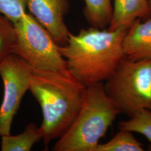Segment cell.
Listing matches in <instances>:
<instances>
[{
	"label": "cell",
	"mask_w": 151,
	"mask_h": 151,
	"mask_svg": "<svg viewBox=\"0 0 151 151\" xmlns=\"http://www.w3.org/2000/svg\"><path fill=\"white\" fill-rule=\"evenodd\" d=\"M128 29L91 27L77 35L70 32L59 49L70 75L85 87L106 81L126 57L123 43Z\"/></svg>",
	"instance_id": "1"
},
{
	"label": "cell",
	"mask_w": 151,
	"mask_h": 151,
	"mask_svg": "<svg viewBox=\"0 0 151 151\" xmlns=\"http://www.w3.org/2000/svg\"><path fill=\"white\" fill-rule=\"evenodd\" d=\"M29 81V90L42 109L40 128L47 146L70 128L80 111L86 87L71 75L32 67Z\"/></svg>",
	"instance_id": "2"
},
{
	"label": "cell",
	"mask_w": 151,
	"mask_h": 151,
	"mask_svg": "<svg viewBox=\"0 0 151 151\" xmlns=\"http://www.w3.org/2000/svg\"><path fill=\"white\" fill-rule=\"evenodd\" d=\"M120 114L106 94L104 83L87 87L78 113L53 151H95L99 140Z\"/></svg>",
	"instance_id": "3"
},
{
	"label": "cell",
	"mask_w": 151,
	"mask_h": 151,
	"mask_svg": "<svg viewBox=\"0 0 151 151\" xmlns=\"http://www.w3.org/2000/svg\"><path fill=\"white\" fill-rule=\"evenodd\" d=\"M104 85L120 114L131 117L142 109L151 110V59L124 58Z\"/></svg>",
	"instance_id": "4"
},
{
	"label": "cell",
	"mask_w": 151,
	"mask_h": 151,
	"mask_svg": "<svg viewBox=\"0 0 151 151\" xmlns=\"http://www.w3.org/2000/svg\"><path fill=\"white\" fill-rule=\"evenodd\" d=\"M14 27L12 54L25 60L34 68L70 75L59 45L32 15L25 13Z\"/></svg>",
	"instance_id": "5"
},
{
	"label": "cell",
	"mask_w": 151,
	"mask_h": 151,
	"mask_svg": "<svg viewBox=\"0 0 151 151\" xmlns=\"http://www.w3.org/2000/svg\"><path fill=\"white\" fill-rule=\"evenodd\" d=\"M32 66L25 60L10 54L0 63V76L4 96L0 105V137L11 134L14 118L22 97L29 88V77Z\"/></svg>",
	"instance_id": "6"
},
{
	"label": "cell",
	"mask_w": 151,
	"mask_h": 151,
	"mask_svg": "<svg viewBox=\"0 0 151 151\" xmlns=\"http://www.w3.org/2000/svg\"><path fill=\"white\" fill-rule=\"evenodd\" d=\"M66 6L67 0H27L33 17L57 44L66 43L70 33L63 20Z\"/></svg>",
	"instance_id": "7"
},
{
	"label": "cell",
	"mask_w": 151,
	"mask_h": 151,
	"mask_svg": "<svg viewBox=\"0 0 151 151\" xmlns=\"http://www.w3.org/2000/svg\"><path fill=\"white\" fill-rule=\"evenodd\" d=\"M123 46L126 57L130 60L151 59V17L138 19L128 28Z\"/></svg>",
	"instance_id": "8"
},
{
	"label": "cell",
	"mask_w": 151,
	"mask_h": 151,
	"mask_svg": "<svg viewBox=\"0 0 151 151\" xmlns=\"http://www.w3.org/2000/svg\"><path fill=\"white\" fill-rule=\"evenodd\" d=\"M151 9L149 0H114L110 30L129 27L138 20L148 18Z\"/></svg>",
	"instance_id": "9"
},
{
	"label": "cell",
	"mask_w": 151,
	"mask_h": 151,
	"mask_svg": "<svg viewBox=\"0 0 151 151\" xmlns=\"http://www.w3.org/2000/svg\"><path fill=\"white\" fill-rule=\"evenodd\" d=\"M43 139L40 127L34 123H30L22 133L1 137V149L2 151H30L33 146Z\"/></svg>",
	"instance_id": "10"
},
{
	"label": "cell",
	"mask_w": 151,
	"mask_h": 151,
	"mask_svg": "<svg viewBox=\"0 0 151 151\" xmlns=\"http://www.w3.org/2000/svg\"><path fill=\"white\" fill-rule=\"evenodd\" d=\"M85 15L91 27L104 29L109 27L112 17L111 0H85Z\"/></svg>",
	"instance_id": "11"
},
{
	"label": "cell",
	"mask_w": 151,
	"mask_h": 151,
	"mask_svg": "<svg viewBox=\"0 0 151 151\" xmlns=\"http://www.w3.org/2000/svg\"><path fill=\"white\" fill-rule=\"evenodd\" d=\"M143 145L133 133L119 129L113 138L105 143L99 144L95 151H143Z\"/></svg>",
	"instance_id": "12"
},
{
	"label": "cell",
	"mask_w": 151,
	"mask_h": 151,
	"mask_svg": "<svg viewBox=\"0 0 151 151\" xmlns=\"http://www.w3.org/2000/svg\"><path fill=\"white\" fill-rule=\"evenodd\" d=\"M119 129L125 130L143 135L151 145V110L143 108L139 110L129 119L121 121Z\"/></svg>",
	"instance_id": "13"
},
{
	"label": "cell",
	"mask_w": 151,
	"mask_h": 151,
	"mask_svg": "<svg viewBox=\"0 0 151 151\" xmlns=\"http://www.w3.org/2000/svg\"><path fill=\"white\" fill-rule=\"evenodd\" d=\"M15 42L14 24L0 14V63L11 54Z\"/></svg>",
	"instance_id": "14"
},
{
	"label": "cell",
	"mask_w": 151,
	"mask_h": 151,
	"mask_svg": "<svg viewBox=\"0 0 151 151\" xmlns=\"http://www.w3.org/2000/svg\"><path fill=\"white\" fill-rule=\"evenodd\" d=\"M27 0H0V14L14 24L25 13Z\"/></svg>",
	"instance_id": "15"
},
{
	"label": "cell",
	"mask_w": 151,
	"mask_h": 151,
	"mask_svg": "<svg viewBox=\"0 0 151 151\" xmlns=\"http://www.w3.org/2000/svg\"><path fill=\"white\" fill-rule=\"evenodd\" d=\"M148 149H149V150H150V151H151V146H150V147H149V148H148Z\"/></svg>",
	"instance_id": "16"
},
{
	"label": "cell",
	"mask_w": 151,
	"mask_h": 151,
	"mask_svg": "<svg viewBox=\"0 0 151 151\" xmlns=\"http://www.w3.org/2000/svg\"><path fill=\"white\" fill-rule=\"evenodd\" d=\"M149 2H150V7H151V0H149Z\"/></svg>",
	"instance_id": "17"
},
{
	"label": "cell",
	"mask_w": 151,
	"mask_h": 151,
	"mask_svg": "<svg viewBox=\"0 0 151 151\" xmlns=\"http://www.w3.org/2000/svg\"></svg>",
	"instance_id": "18"
}]
</instances>
